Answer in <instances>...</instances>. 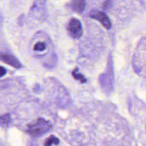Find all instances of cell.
Masks as SVG:
<instances>
[{
  "label": "cell",
  "mask_w": 146,
  "mask_h": 146,
  "mask_svg": "<svg viewBox=\"0 0 146 146\" xmlns=\"http://www.w3.org/2000/svg\"><path fill=\"white\" fill-rule=\"evenodd\" d=\"M46 44L43 42H37L34 46V50L36 51H43L46 48Z\"/></svg>",
  "instance_id": "obj_8"
},
{
  "label": "cell",
  "mask_w": 146,
  "mask_h": 146,
  "mask_svg": "<svg viewBox=\"0 0 146 146\" xmlns=\"http://www.w3.org/2000/svg\"><path fill=\"white\" fill-rule=\"evenodd\" d=\"M72 76H74V78L76 79H78L80 80V82L82 83H84L86 82V78L83 76V75H82L81 74H79V73H76V70H74L72 73Z\"/></svg>",
  "instance_id": "obj_9"
},
{
  "label": "cell",
  "mask_w": 146,
  "mask_h": 146,
  "mask_svg": "<svg viewBox=\"0 0 146 146\" xmlns=\"http://www.w3.org/2000/svg\"><path fill=\"white\" fill-rule=\"evenodd\" d=\"M6 70L2 66H0V77L4 76L6 74Z\"/></svg>",
  "instance_id": "obj_10"
},
{
  "label": "cell",
  "mask_w": 146,
  "mask_h": 146,
  "mask_svg": "<svg viewBox=\"0 0 146 146\" xmlns=\"http://www.w3.org/2000/svg\"><path fill=\"white\" fill-rule=\"evenodd\" d=\"M2 17L1 15L0 14V26L2 25Z\"/></svg>",
  "instance_id": "obj_11"
},
{
  "label": "cell",
  "mask_w": 146,
  "mask_h": 146,
  "mask_svg": "<svg viewBox=\"0 0 146 146\" xmlns=\"http://www.w3.org/2000/svg\"><path fill=\"white\" fill-rule=\"evenodd\" d=\"M89 15L90 17L99 21L106 29H109L111 28V23L108 17L103 11L97 10H93L90 12Z\"/></svg>",
  "instance_id": "obj_3"
},
{
  "label": "cell",
  "mask_w": 146,
  "mask_h": 146,
  "mask_svg": "<svg viewBox=\"0 0 146 146\" xmlns=\"http://www.w3.org/2000/svg\"><path fill=\"white\" fill-rule=\"evenodd\" d=\"M0 60L16 68H19L21 67V64L18 59L11 54L0 52Z\"/></svg>",
  "instance_id": "obj_4"
},
{
  "label": "cell",
  "mask_w": 146,
  "mask_h": 146,
  "mask_svg": "<svg viewBox=\"0 0 146 146\" xmlns=\"http://www.w3.org/2000/svg\"><path fill=\"white\" fill-rule=\"evenodd\" d=\"M72 9L78 13L82 12L85 6V0H73L72 2Z\"/></svg>",
  "instance_id": "obj_5"
},
{
  "label": "cell",
  "mask_w": 146,
  "mask_h": 146,
  "mask_svg": "<svg viewBox=\"0 0 146 146\" xmlns=\"http://www.w3.org/2000/svg\"><path fill=\"white\" fill-rule=\"evenodd\" d=\"M10 121V116L9 113L0 115V126L6 127Z\"/></svg>",
  "instance_id": "obj_6"
},
{
  "label": "cell",
  "mask_w": 146,
  "mask_h": 146,
  "mask_svg": "<svg viewBox=\"0 0 146 146\" xmlns=\"http://www.w3.org/2000/svg\"><path fill=\"white\" fill-rule=\"evenodd\" d=\"M69 35L75 39L79 38L82 35V27L80 22L76 19H71L67 26Z\"/></svg>",
  "instance_id": "obj_2"
},
{
  "label": "cell",
  "mask_w": 146,
  "mask_h": 146,
  "mask_svg": "<svg viewBox=\"0 0 146 146\" xmlns=\"http://www.w3.org/2000/svg\"><path fill=\"white\" fill-rule=\"evenodd\" d=\"M51 127V125L50 121L45 120L43 118H39L35 123L28 125L27 131L32 136L38 137L48 132Z\"/></svg>",
  "instance_id": "obj_1"
},
{
  "label": "cell",
  "mask_w": 146,
  "mask_h": 146,
  "mask_svg": "<svg viewBox=\"0 0 146 146\" xmlns=\"http://www.w3.org/2000/svg\"><path fill=\"white\" fill-rule=\"evenodd\" d=\"M59 142V140L56 137L51 135L50 137H48L45 141V142L44 143V146H51L52 143L54 144H58Z\"/></svg>",
  "instance_id": "obj_7"
}]
</instances>
